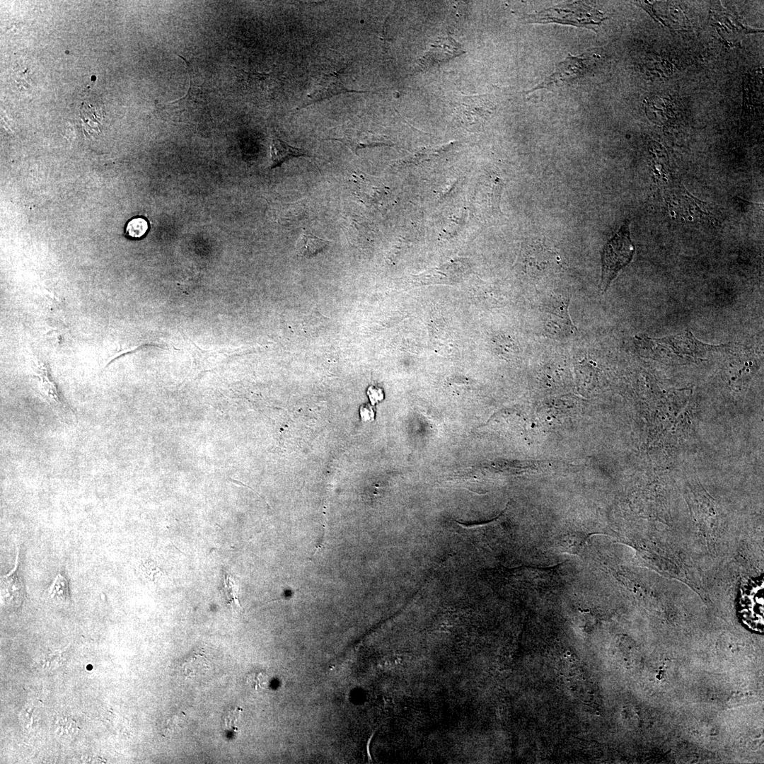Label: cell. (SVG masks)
<instances>
[{
	"label": "cell",
	"mask_w": 764,
	"mask_h": 764,
	"mask_svg": "<svg viewBox=\"0 0 764 764\" xmlns=\"http://www.w3.org/2000/svg\"><path fill=\"white\" fill-rule=\"evenodd\" d=\"M604 19L601 11L583 1L555 6L523 18L527 23H557L589 29H594Z\"/></svg>",
	"instance_id": "obj_1"
},
{
	"label": "cell",
	"mask_w": 764,
	"mask_h": 764,
	"mask_svg": "<svg viewBox=\"0 0 764 764\" xmlns=\"http://www.w3.org/2000/svg\"><path fill=\"white\" fill-rule=\"evenodd\" d=\"M635 251L630 238L629 222L626 221L620 230L604 246L602 255V273L600 288L606 291L618 272L632 260Z\"/></svg>",
	"instance_id": "obj_2"
},
{
	"label": "cell",
	"mask_w": 764,
	"mask_h": 764,
	"mask_svg": "<svg viewBox=\"0 0 764 764\" xmlns=\"http://www.w3.org/2000/svg\"><path fill=\"white\" fill-rule=\"evenodd\" d=\"M190 76V84L185 95L172 102L157 104L158 110L173 120H184L207 114L209 111L208 91L194 81L192 64L184 57Z\"/></svg>",
	"instance_id": "obj_3"
},
{
	"label": "cell",
	"mask_w": 764,
	"mask_h": 764,
	"mask_svg": "<svg viewBox=\"0 0 764 764\" xmlns=\"http://www.w3.org/2000/svg\"><path fill=\"white\" fill-rule=\"evenodd\" d=\"M33 371L40 394L55 415L63 422L67 424L75 422L76 414L61 394L45 362L40 359L37 360L33 366Z\"/></svg>",
	"instance_id": "obj_4"
},
{
	"label": "cell",
	"mask_w": 764,
	"mask_h": 764,
	"mask_svg": "<svg viewBox=\"0 0 764 764\" xmlns=\"http://www.w3.org/2000/svg\"><path fill=\"white\" fill-rule=\"evenodd\" d=\"M465 50L452 37L446 35L435 40L419 59L412 72H418L439 66L459 55Z\"/></svg>",
	"instance_id": "obj_5"
},
{
	"label": "cell",
	"mask_w": 764,
	"mask_h": 764,
	"mask_svg": "<svg viewBox=\"0 0 764 764\" xmlns=\"http://www.w3.org/2000/svg\"><path fill=\"white\" fill-rule=\"evenodd\" d=\"M19 550L18 549L12 569L1 577V606L10 611L20 608L26 596L23 580L18 573Z\"/></svg>",
	"instance_id": "obj_6"
},
{
	"label": "cell",
	"mask_w": 764,
	"mask_h": 764,
	"mask_svg": "<svg viewBox=\"0 0 764 764\" xmlns=\"http://www.w3.org/2000/svg\"><path fill=\"white\" fill-rule=\"evenodd\" d=\"M494 110V104L488 95L463 96L455 105L457 115L468 125L486 120Z\"/></svg>",
	"instance_id": "obj_7"
},
{
	"label": "cell",
	"mask_w": 764,
	"mask_h": 764,
	"mask_svg": "<svg viewBox=\"0 0 764 764\" xmlns=\"http://www.w3.org/2000/svg\"><path fill=\"white\" fill-rule=\"evenodd\" d=\"M589 69V62L586 59L569 54L565 61L558 64L552 75L531 91L542 88L552 89L578 79Z\"/></svg>",
	"instance_id": "obj_8"
},
{
	"label": "cell",
	"mask_w": 764,
	"mask_h": 764,
	"mask_svg": "<svg viewBox=\"0 0 764 764\" xmlns=\"http://www.w3.org/2000/svg\"><path fill=\"white\" fill-rule=\"evenodd\" d=\"M347 92H362L348 89L335 74H325L316 84L313 91L308 94L303 103L299 107V110L307 105L318 103L336 95Z\"/></svg>",
	"instance_id": "obj_9"
},
{
	"label": "cell",
	"mask_w": 764,
	"mask_h": 764,
	"mask_svg": "<svg viewBox=\"0 0 764 764\" xmlns=\"http://www.w3.org/2000/svg\"><path fill=\"white\" fill-rule=\"evenodd\" d=\"M568 302H564L548 310L545 321L546 326L550 332L567 334L574 332L575 328L568 314Z\"/></svg>",
	"instance_id": "obj_10"
},
{
	"label": "cell",
	"mask_w": 764,
	"mask_h": 764,
	"mask_svg": "<svg viewBox=\"0 0 764 764\" xmlns=\"http://www.w3.org/2000/svg\"><path fill=\"white\" fill-rule=\"evenodd\" d=\"M332 139L340 141L345 146H347L354 154H357V151L359 149L376 145L386 144V142L383 141L381 139L376 137L373 134L361 131L352 129L347 130L342 137L337 139L335 138Z\"/></svg>",
	"instance_id": "obj_11"
},
{
	"label": "cell",
	"mask_w": 764,
	"mask_h": 764,
	"mask_svg": "<svg viewBox=\"0 0 764 764\" xmlns=\"http://www.w3.org/2000/svg\"><path fill=\"white\" fill-rule=\"evenodd\" d=\"M270 154L271 168H276L284 161L294 157L308 156L306 151L291 146L278 138H273L272 140Z\"/></svg>",
	"instance_id": "obj_12"
},
{
	"label": "cell",
	"mask_w": 764,
	"mask_h": 764,
	"mask_svg": "<svg viewBox=\"0 0 764 764\" xmlns=\"http://www.w3.org/2000/svg\"><path fill=\"white\" fill-rule=\"evenodd\" d=\"M330 243L312 233H304L296 243V250L300 255L310 258L326 249Z\"/></svg>",
	"instance_id": "obj_13"
},
{
	"label": "cell",
	"mask_w": 764,
	"mask_h": 764,
	"mask_svg": "<svg viewBox=\"0 0 764 764\" xmlns=\"http://www.w3.org/2000/svg\"><path fill=\"white\" fill-rule=\"evenodd\" d=\"M46 592L48 598L55 603H65L70 601L69 582L61 573L54 577Z\"/></svg>",
	"instance_id": "obj_14"
},
{
	"label": "cell",
	"mask_w": 764,
	"mask_h": 764,
	"mask_svg": "<svg viewBox=\"0 0 764 764\" xmlns=\"http://www.w3.org/2000/svg\"><path fill=\"white\" fill-rule=\"evenodd\" d=\"M222 591H224L226 601L230 607L233 610L241 611L242 606L240 604L238 597V584L237 580L227 572L224 573V586Z\"/></svg>",
	"instance_id": "obj_15"
},
{
	"label": "cell",
	"mask_w": 764,
	"mask_h": 764,
	"mask_svg": "<svg viewBox=\"0 0 764 764\" xmlns=\"http://www.w3.org/2000/svg\"><path fill=\"white\" fill-rule=\"evenodd\" d=\"M148 222L142 217H136L130 220L126 226V235L132 239L142 238L148 230Z\"/></svg>",
	"instance_id": "obj_16"
},
{
	"label": "cell",
	"mask_w": 764,
	"mask_h": 764,
	"mask_svg": "<svg viewBox=\"0 0 764 764\" xmlns=\"http://www.w3.org/2000/svg\"><path fill=\"white\" fill-rule=\"evenodd\" d=\"M208 661L204 657L202 654L196 653L193 656L190 657L183 665V672L186 676L190 677L192 675L204 668H207Z\"/></svg>",
	"instance_id": "obj_17"
},
{
	"label": "cell",
	"mask_w": 764,
	"mask_h": 764,
	"mask_svg": "<svg viewBox=\"0 0 764 764\" xmlns=\"http://www.w3.org/2000/svg\"><path fill=\"white\" fill-rule=\"evenodd\" d=\"M242 710L239 707H236L230 710L226 714L224 722L226 727L233 731H236V722L241 714Z\"/></svg>",
	"instance_id": "obj_18"
},
{
	"label": "cell",
	"mask_w": 764,
	"mask_h": 764,
	"mask_svg": "<svg viewBox=\"0 0 764 764\" xmlns=\"http://www.w3.org/2000/svg\"><path fill=\"white\" fill-rule=\"evenodd\" d=\"M366 393L372 405L382 400L384 398L382 389L374 386H369Z\"/></svg>",
	"instance_id": "obj_19"
},
{
	"label": "cell",
	"mask_w": 764,
	"mask_h": 764,
	"mask_svg": "<svg viewBox=\"0 0 764 764\" xmlns=\"http://www.w3.org/2000/svg\"><path fill=\"white\" fill-rule=\"evenodd\" d=\"M360 415H361V419L364 421L369 422V421L374 420V410H372L371 407L369 406V405H364L361 407V408H360Z\"/></svg>",
	"instance_id": "obj_20"
}]
</instances>
